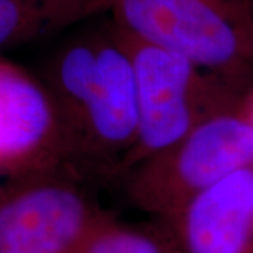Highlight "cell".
I'll list each match as a JSON object with an SVG mask.
<instances>
[{
  "label": "cell",
  "mask_w": 253,
  "mask_h": 253,
  "mask_svg": "<svg viewBox=\"0 0 253 253\" xmlns=\"http://www.w3.org/2000/svg\"><path fill=\"white\" fill-rule=\"evenodd\" d=\"M72 168L68 126L42 78L0 56V176Z\"/></svg>",
  "instance_id": "6"
},
{
  "label": "cell",
  "mask_w": 253,
  "mask_h": 253,
  "mask_svg": "<svg viewBox=\"0 0 253 253\" xmlns=\"http://www.w3.org/2000/svg\"><path fill=\"white\" fill-rule=\"evenodd\" d=\"M79 173H123L138 135V89L124 33L109 18L73 33L46 62Z\"/></svg>",
  "instance_id": "1"
},
{
  "label": "cell",
  "mask_w": 253,
  "mask_h": 253,
  "mask_svg": "<svg viewBox=\"0 0 253 253\" xmlns=\"http://www.w3.org/2000/svg\"><path fill=\"white\" fill-rule=\"evenodd\" d=\"M113 0H0V52L107 14Z\"/></svg>",
  "instance_id": "8"
},
{
  "label": "cell",
  "mask_w": 253,
  "mask_h": 253,
  "mask_svg": "<svg viewBox=\"0 0 253 253\" xmlns=\"http://www.w3.org/2000/svg\"><path fill=\"white\" fill-rule=\"evenodd\" d=\"M124 36L138 89V135L123 168L128 173L179 142L203 120L238 101L244 93L181 55Z\"/></svg>",
  "instance_id": "4"
},
{
  "label": "cell",
  "mask_w": 253,
  "mask_h": 253,
  "mask_svg": "<svg viewBox=\"0 0 253 253\" xmlns=\"http://www.w3.org/2000/svg\"><path fill=\"white\" fill-rule=\"evenodd\" d=\"M168 225L181 253H253V165L201 190Z\"/></svg>",
  "instance_id": "7"
},
{
  "label": "cell",
  "mask_w": 253,
  "mask_h": 253,
  "mask_svg": "<svg viewBox=\"0 0 253 253\" xmlns=\"http://www.w3.org/2000/svg\"><path fill=\"white\" fill-rule=\"evenodd\" d=\"M72 168L34 173L0 189V253H76L106 215Z\"/></svg>",
  "instance_id": "5"
},
{
  "label": "cell",
  "mask_w": 253,
  "mask_h": 253,
  "mask_svg": "<svg viewBox=\"0 0 253 253\" xmlns=\"http://www.w3.org/2000/svg\"><path fill=\"white\" fill-rule=\"evenodd\" d=\"M249 3H251V6H252V10H253V0H249Z\"/></svg>",
  "instance_id": "11"
},
{
  "label": "cell",
  "mask_w": 253,
  "mask_h": 253,
  "mask_svg": "<svg viewBox=\"0 0 253 253\" xmlns=\"http://www.w3.org/2000/svg\"><path fill=\"white\" fill-rule=\"evenodd\" d=\"M242 104H244V110L246 113V116L249 118L251 124L253 126V86L244 93V97H242Z\"/></svg>",
  "instance_id": "10"
},
{
  "label": "cell",
  "mask_w": 253,
  "mask_h": 253,
  "mask_svg": "<svg viewBox=\"0 0 253 253\" xmlns=\"http://www.w3.org/2000/svg\"><path fill=\"white\" fill-rule=\"evenodd\" d=\"M242 97L128 172L126 193L136 207L168 224L201 190L253 165V126Z\"/></svg>",
  "instance_id": "3"
},
{
  "label": "cell",
  "mask_w": 253,
  "mask_h": 253,
  "mask_svg": "<svg viewBox=\"0 0 253 253\" xmlns=\"http://www.w3.org/2000/svg\"><path fill=\"white\" fill-rule=\"evenodd\" d=\"M107 14L129 37L184 56L241 93L253 86L249 0H113Z\"/></svg>",
  "instance_id": "2"
},
{
  "label": "cell",
  "mask_w": 253,
  "mask_h": 253,
  "mask_svg": "<svg viewBox=\"0 0 253 253\" xmlns=\"http://www.w3.org/2000/svg\"><path fill=\"white\" fill-rule=\"evenodd\" d=\"M76 253H172L156 236L121 224L107 214L84 238Z\"/></svg>",
  "instance_id": "9"
}]
</instances>
